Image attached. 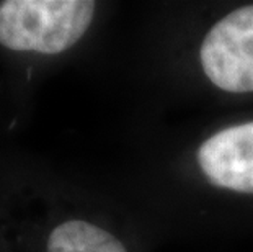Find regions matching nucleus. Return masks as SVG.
Returning <instances> with one entry per match:
<instances>
[{"label":"nucleus","instance_id":"f257e3e1","mask_svg":"<svg viewBox=\"0 0 253 252\" xmlns=\"http://www.w3.org/2000/svg\"><path fill=\"white\" fill-rule=\"evenodd\" d=\"M95 10L88 0H8L0 5V45L59 54L85 35Z\"/></svg>","mask_w":253,"mask_h":252},{"label":"nucleus","instance_id":"f03ea898","mask_svg":"<svg viewBox=\"0 0 253 252\" xmlns=\"http://www.w3.org/2000/svg\"><path fill=\"white\" fill-rule=\"evenodd\" d=\"M203 72L220 90L253 92V5L219 20L199 48Z\"/></svg>","mask_w":253,"mask_h":252},{"label":"nucleus","instance_id":"7ed1b4c3","mask_svg":"<svg viewBox=\"0 0 253 252\" xmlns=\"http://www.w3.org/2000/svg\"><path fill=\"white\" fill-rule=\"evenodd\" d=\"M198 164L212 185L253 194V121L208 138L198 149Z\"/></svg>","mask_w":253,"mask_h":252},{"label":"nucleus","instance_id":"20e7f679","mask_svg":"<svg viewBox=\"0 0 253 252\" xmlns=\"http://www.w3.org/2000/svg\"><path fill=\"white\" fill-rule=\"evenodd\" d=\"M47 252H127L116 236L84 219H69L52 229Z\"/></svg>","mask_w":253,"mask_h":252}]
</instances>
